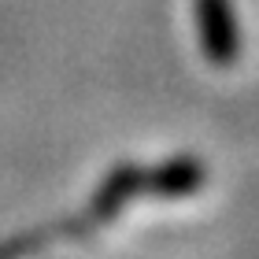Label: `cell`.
<instances>
[{
    "label": "cell",
    "instance_id": "1",
    "mask_svg": "<svg viewBox=\"0 0 259 259\" xmlns=\"http://www.w3.org/2000/svg\"><path fill=\"white\" fill-rule=\"evenodd\" d=\"M200 37L215 63H226L237 56V19H233L230 0H196Z\"/></svg>",
    "mask_w": 259,
    "mask_h": 259
}]
</instances>
